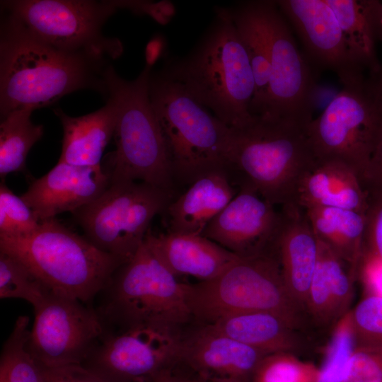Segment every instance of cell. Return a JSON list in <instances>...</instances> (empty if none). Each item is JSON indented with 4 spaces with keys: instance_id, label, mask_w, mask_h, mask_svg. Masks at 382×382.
<instances>
[{
    "instance_id": "cell-27",
    "label": "cell",
    "mask_w": 382,
    "mask_h": 382,
    "mask_svg": "<svg viewBox=\"0 0 382 382\" xmlns=\"http://www.w3.org/2000/svg\"><path fill=\"white\" fill-rule=\"evenodd\" d=\"M305 210L318 240L358 266L363 252L366 213L323 207Z\"/></svg>"
},
{
    "instance_id": "cell-33",
    "label": "cell",
    "mask_w": 382,
    "mask_h": 382,
    "mask_svg": "<svg viewBox=\"0 0 382 382\" xmlns=\"http://www.w3.org/2000/svg\"><path fill=\"white\" fill-rule=\"evenodd\" d=\"M318 368L301 361L289 352L265 356L250 382H318Z\"/></svg>"
},
{
    "instance_id": "cell-10",
    "label": "cell",
    "mask_w": 382,
    "mask_h": 382,
    "mask_svg": "<svg viewBox=\"0 0 382 382\" xmlns=\"http://www.w3.org/2000/svg\"><path fill=\"white\" fill-rule=\"evenodd\" d=\"M173 196L144 183H112L74 214L88 240L125 263L142 245L151 221L164 213Z\"/></svg>"
},
{
    "instance_id": "cell-43",
    "label": "cell",
    "mask_w": 382,
    "mask_h": 382,
    "mask_svg": "<svg viewBox=\"0 0 382 382\" xmlns=\"http://www.w3.org/2000/svg\"><path fill=\"white\" fill-rule=\"evenodd\" d=\"M154 382H207V380L197 375L192 378L179 376L170 369L163 372Z\"/></svg>"
},
{
    "instance_id": "cell-8",
    "label": "cell",
    "mask_w": 382,
    "mask_h": 382,
    "mask_svg": "<svg viewBox=\"0 0 382 382\" xmlns=\"http://www.w3.org/2000/svg\"><path fill=\"white\" fill-rule=\"evenodd\" d=\"M192 318L203 325L233 314L270 312L296 326L299 307L287 291L279 264L272 254L238 256L214 279L188 284Z\"/></svg>"
},
{
    "instance_id": "cell-12",
    "label": "cell",
    "mask_w": 382,
    "mask_h": 382,
    "mask_svg": "<svg viewBox=\"0 0 382 382\" xmlns=\"http://www.w3.org/2000/svg\"><path fill=\"white\" fill-rule=\"evenodd\" d=\"M177 330L139 325L104 332L82 364L110 382H154L181 361Z\"/></svg>"
},
{
    "instance_id": "cell-5",
    "label": "cell",
    "mask_w": 382,
    "mask_h": 382,
    "mask_svg": "<svg viewBox=\"0 0 382 382\" xmlns=\"http://www.w3.org/2000/svg\"><path fill=\"white\" fill-rule=\"evenodd\" d=\"M307 128L259 116L242 127L231 128L228 169L239 173L240 185L273 205L294 202L300 180L316 159Z\"/></svg>"
},
{
    "instance_id": "cell-34",
    "label": "cell",
    "mask_w": 382,
    "mask_h": 382,
    "mask_svg": "<svg viewBox=\"0 0 382 382\" xmlns=\"http://www.w3.org/2000/svg\"><path fill=\"white\" fill-rule=\"evenodd\" d=\"M40 222L33 211L4 182L0 185V236H21L35 231Z\"/></svg>"
},
{
    "instance_id": "cell-14",
    "label": "cell",
    "mask_w": 382,
    "mask_h": 382,
    "mask_svg": "<svg viewBox=\"0 0 382 382\" xmlns=\"http://www.w3.org/2000/svg\"><path fill=\"white\" fill-rule=\"evenodd\" d=\"M267 19L270 74L265 110L259 117L307 128L313 119L316 91L311 64L276 1H269Z\"/></svg>"
},
{
    "instance_id": "cell-37",
    "label": "cell",
    "mask_w": 382,
    "mask_h": 382,
    "mask_svg": "<svg viewBox=\"0 0 382 382\" xmlns=\"http://www.w3.org/2000/svg\"><path fill=\"white\" fill-rule=\"evenodd\" d=\"M363 252L382 259V195L368 193Z\"/></svg>"
},
{
    "instance_id": "cell-30",
    "label": "cell",
    "mask_w": 382,
    "mask_h": 382,
    "mask_svg": "<svg viewBox=\"0 0 382 382\" xmlns=\"http://www.w3.org/2000/svg\"><path fill=\"white\" fill-rule=\"evenodd\" d=\"M29 323L28 316H18L2 347L0 382H45L41 366L27 348Z\"/></svg>"
},
{
    "instance_id": "cell-46",
    "label": "cell",
    "mask_w": 382,
    "mask_h": 382,
    "mask_svg": "<svg viewBox=\"0 0 382 382\" xmlns=\"http://www.w3.org/2000/svg\"></svg>"
},
{
    "instance_id": "cell-17",
    "label": "cell",
    "mask_w": 382,
    "mask_h": 382,
    "mask_svg": "<svg viewBox=\"0 0 382 382\" xmlns=\"http://www.w3.org/2000/svg\"><path fill=\"white\" fill-rule=\"evenodd\" d=\"M109 185L108 173L101 165L58 161L45 175L33 180L21 197L40 222L63 212L74 213L97 199Z\"/></svg>"
},
{
    "instance_id": "cell-40",
    "label": "cell",
    "mask_w": 382,
    "mask_h": 382,
    "mask_svg": "<svg viewBox=\"0 0 382 382\" xmlns=\"http://www.w3.org/2000/svg\"><path fill=\"white\" fill-rule=\"evenodd\" d=\"M358 266L368 295L382 297V259L362 253Z\"/></svg>"
},
{
    "instance_id": "cell-36",
    "label": "cell",
    "mask_w": 382,
    "mask_h": 382,
    "mask_svg": "<svg viewBox=\"0 0 382 382\" xmlns=\"http://www.w3.org/2000/svg\"><path fill=\"white\" fill-rule=\"evenodd\" d=\"M345 382H382V347L356 346Z\"/></svg>"
},
{
    "instance_id": "cell-9",
    "label": "cell",
    "mask_w": 382,
    "mask_h": 382,
    "mask_svg": "<svg viewBox=\"0 0 382 382\" xmlns=\"http://www.w3.org/2000/svg\"><path fill=\"white\" fill-rule=\"evenodd\" d=\"M127 1H1L6 13L40 40L58 49L106 60L120 57L121 42L103 35L106 21Z\"/></svg>"
},
{
    "instance_id": "cell-3",
    "label": "cell",
    "mask_w": 382,
    "mask_h": 382,
    "mask_svg": "<svg viewBox=\"0 0 382 382\" xmlns=\"http://www.w3.org/2000/svg\"><path fill=\"white\" fill-rule=\"evenodd\" d=\"M187 287L144 241L112 273L92 306L105 332L139 325L177 330L192 318Z\"/></svg>"
},
{
    "instance_id": "cell-44",
    "label": "cell",
    "mask_w": 382,
    "mask_h": 382,
    "mask_svg": "<svg viewBox=\"0 0 382 382\" xmlns=\"http://www.w3.org/2000/svg\"><path fill=\"white\" fill-rule=\"evenodd\" d=\"M162 51V42L160 39L155 38L147 45L146 49V64L152 66L157 60Z\"/></svg>"
},
{
    "instance_id": "cell-16",
    "label": "cell",
    "mask_w": 382,
    "mask_h": 382,
    "mask_svg": "<svg viewBox=\"0 0 382 382\" xmlns=\"http://www.w3.org/2000/svg\"><path fill=\"white\" fill-rule=\"evenodd\" d=\"M281 221L279 212L252 188L240 185L235 197L202 236L240 257L270 254Z\"/></svg>"
},
{
    "instance_id": "cell-32",
    "label": "cell",
    "mask_w": 382,
    "mask_h": 382,
    "mask_svg": "<svg viewBox=\"0 0 382 382\" xmlns=\"http://www.w3.org/2000/svg\"><path fill=\"white\" fill-rule=\"evenodd\" d=\"M52 292L17 258L0 250V298L23 299L33 308Z\"/></svg>"
},
{
    "instance_id": "cell-24",
    "label": "cell",
    "mask_w": 382,
    "mask_h": 382,
    "mask_svg": "<svg viewBox=\"0 0 382 382\" xmlns=\"http://www.w3.org/2000/svg\"><path fill=\"white\" fill-rule=\"evenodd\" d=\"M357 267L319 241L318 260L306 303L316 319L328 323L347 313Z\"/></svg>"
},
{
    "instance_id": "cell-29",
    "label": "cell",
    "mask_w": 382,
    "mask_h": 382,
    "mask_svg": "<svg viewBox=\"0 0 382 382\" xmlns=\"http://www.w3.org/2000/svg\"><path fill=\"white\" fill-rule=\"evenodd\" d=\"M334 12L355 57L371 76L381 68L375 50L376 40L360 0H325Z\"/></svg>"
},
{
    "instance_id": "cell-1",
    "label": "cell",
    "mask_w": 382,
    "mask_h": 382,
    "mask_svg": "<svg viewBox=\"0 0 382 382\" xmlns=\"http://www.w3.org/2000/svg\"><path fill=\"white\" fill-rule=\"evenodd\" d=\"M108 60L67 52L34 36L4 13L0 35V114L52 105L64 96L92 89L107 97Z\"/></svg>"
},
{
    "instance_id": "cell-26",
    "label": "cell",
    "mask_w": 382,
    "mask_h": 382,
    "mask_svg": "<svg viewBox=\"0 0 382 382\" xmlns=\"http://www.w3.org/2000/svg\"><path fill=\"white\" fill-rule=\"evenodd\" d=\"M206 325L267 355L289 352L297 345L296 326L270 312L233 314Z\"/></svg>"
},
{
    "instance_id": "cell-2",
    "label": "cell",
    "mask_w": 382,
    "mask_h": 382,
    "mask_svg": "<svg viewBox=\"0 0 382 382\" xmlns=\"http://www.w3.org/2000/svg\"><path fill=\"white\" fill-rule=\"evenodd\" d=\"M165 71L228 127L253 120L254 76L227 8H216V21L197 48Z\"/></svg>"
},
{
    "instance_id": "cell-4",
    "label": "cell",
    "mask_w": 382,
    "mask_h": 382,
    "mask_svg": "<svg viewBox=\"0 0 382 382\" xmlns=\"http://www.w3.org/2000/svg\"><path fill=\"white\" fill-rule=\"evenodd\" d=\"M0 250L20 260L52 293L91 306L123 264L55 218L28 235L0 236Z\"/></svg>"
},
{
    "instance_id": "cell-38",
    "label": "cell",
    "mask_w": 382,
    "mask_h": 382,
    "mask_svg": "<svg viewBox=\"0 0 382 382\" xmlns=\"http://www.w3.org/2000/svg\"><path fill=\"white\" fill-rule=\"evenodd\" d=\"M41 368L45 382H110L82 364Z\"/></svg>"
},
{
    "instance_id": "cell-39",
    "label": "cell",
    "mask_w": 382,
    "mask_h": 382,
    "mask_svg": "<svg viewBox=\"0 0 382 382\" xmlns=\"http://www.w3.org/2000/svg\"><path fill=\"white\" fill-rule=\"evenodd\" d=\"M361 182L368 193L382 195V122Z\"/></svg>"
},
{
    "instance_id": "cell-45",
    "label": "cell",
    "mask_w": 382,
    "mask_h": 382,
    "mask_svg": "<svg viewBox=\"0 0 382 382\" xmlns=\"http://www.w3.org/2000/svg\"><path fill=\"white\" fill-rule=\"evenodd\" d=\"M207 382H246L239 380H233V379H221V378H212L207 381Z\"/></svg>"
},
{
    "instance_id": "cell-6",
    "label": "cell",
    "mask_w": 382,
    "mask_h": 382,
    "mask_svg": "<svg viewBox=\"0 0 382 382\" xmlns=\"http://www.w3.org/2000/svg\"><path fill=\"white\" fill-rule=\"evenodd\" d=\"M151 73V66L146 64L133 81L121 78L110 65L105 71L108 96L117 103L110 184L140 182L173 195L175 181L149 97Z\"/></svg>"
},
{
    "instance_id": "cell-19",
    "label": "cell",
    "mask_w": 382,
    "mask_h": 382,
    "mask_svg": "<svg viewBox=\"0 0 382 382\" xmlns=\"http://www.w3.org/2000/svg\"><path fill=\"white\" fill-rule=\"evenodd\" d=\"M180 360L205 380H250L263 352L203 325L181 341Z\"/></svg>"
},
{
    "instance_id": "cell-41",
    "label": "cell",
    "mask_w": 382,
    "mask_h": 382,
    "mask_svg": "<svg viewBox=\"0 0 382 382\" xmlns=\"http://www.w3.org/2000/svg\"><path fill=\"white\" fill-rule=\"evenodd\" d=\"M374 38L382 41V1L360 0Z\"/></svg>"
},
{
    "instance_id": "cell-22",
    "label": "cell",
    "mask_w": 382,
    "mask_h": 382,
    "mask_svg": "<svg viewBox=\"0 0 382 382\" xmlns=\"http://www.w3.org/2000/svg\"><path fill=\"white\" fill-rule=\"evenodd\" d=\"M294 203L304 209L335 207L366 213L368 195L357 173L335 159H316L300 180Z\"/></svg>"
},
{
    "instance_id": "cell-25",
    "label": "cell",
    "mask_w": 382,
    "mask_h": 382,
    "mask_svg": "<svg viewBox=\"0 0 382 382\" xmlns=\"http://www.w3.org/2000/svg\"><path fill=\"white\" fill-rule=\"evenodd\" d=\"M269 1H250L228 9L247 51L255 80L251 104L253 116L263 115L270 74V42L267 8Z\"/></svg>"
},
{
    "instance_id": "cell-13",
    "label": "cell",
    "mask_w": 382,
    "mask_h": 382,
    "mask_svg": "<svg viewBox=\"0 0 382 382\" xmlns=\"http://www.w3.org/2000/svg\"><path fill=\"white\" fill-rule=\"evenodd\" d=\"M27 348L39 365L83 364L105 332L94 308L51 293L34 308Z\"/></svg>"
},
{
    "instance_id": "cell-11",
    "label": "cell",
    "mask_w": 382,
    "mask_h": 382,
    "mask_svg": "<svg viewBox=\"0 0 382 382\" xmlns=\"http://www.w3.org/2000/svg\"><path fill=\"white\" fill-rule=\"evenodd\" d=\"M381 122L382 109L370 94L366 80L342 86L308 126L316 158L340 161L350 166L361 181Z\"/></svg>"
},
{
    "instance_id": "cell-21",
    "label": "cell",
    "mask_w": 382,
    "mask_h": 382,
    "mask_svg": "<svg viewBox=\"0 0 382 382\" xmlns=\"http://www.w3.org/2000/svg\"><path fill=\"white\" fill-rule=\"evenodd\" d=\"M146 244L177 277L215 278L238 256L202 235L148 231Z\"/></svg>"
},
{
    "instance_id": "cell-42",
    "label": "cell",
    "mask_w": 382,
    "mask_h": 382,
    "mask_svg": "<svg viewBox=\"0 0 382 382\" xmlns=\"http://www.w3.org/2000/svg\"><path fill=\"white\" fill-rule=\"evenodd\" d=\"M368 90L382 109V66L379 71L366 80Z\"/></svg>"
},
{
    "instance_id": "cell-35",
    "label": "cell",
    "mask_w": 382,
    "mask_h": 382,
    "mask_svg": "<svg viewBox=\"0 0 382 382\" xmlns=\"http://www.w3.org/2000/svg\"><path fill=\"white\" fill-rule=\"evenodd\" d=\"M351 312L356 346L382 347V297L367 295Z\"/></svg>"
},
{
    "instance_id": "cell-23",
    "label": "cell",
    "mask_w": 382,
    "mask_h": 382,
    "mask_svg": "<svg viewBox=\"0 0 382 382\" xmlns=\"http://www.w3.org/2000/svg\"><path fill=\"white\" fill-rule=\"evenodd\" d=\"M106 104L91 113L71 117L61 108L54 112L63 129L62 153L59 161L82 166L100 165L103 153L114 137L117 103L108 96Z\"/></svg>"
},
{
    "instance_id": "cell-7",
    "label": "cell",
    "mask_w": 382,
    "mask_h": 382,
    "mask_svg": "<svg viewBox=\"0 0 382 382\" xmlns=\"http://www.w3.org/2000/svg\"><path fill=\"white\" fill-rule=\"evenodd\" d=\"M149 92L175 181L189 185L208 172L228 169L226 155L230 127L165 69L151 71Z\"/></svg>"
},
{
    "instance_id": "cell-20",
    "label": "cell",
    "mask_w": 382,
    "mask_h": 382,
    "mask_svg": "<svg viewBox=\"0 0 382 382\" xmlns=\"http://www.w3.org/2000/svg\"><path fill=\"white\" fill-rule=\"evenodd\" d=\"M226 168L200 175L176 199L164 213L167 232L202 235L205 228L235 197Z\"/></svg>"
},
{
    "instance_id": "cell-18",
    "label": "cell",
    "mask_w": 382,
    "mask_h": 382,
    "mask_svg": "<svg viewBox=\"0 0 382 382\" xmlns=\"http://www.w3.org/2000/svg\"><path fill=\"white\" fill-rule=\"evenodd\" d=\"M281 207L273 253L287 291L299 308H304L318 260L319 241L303 208L294 202Z\"/></svg>"
},
{
    "instance_id": "cell-15",
    "label": "cell",
    "mask_w": 382,
    "mask_h": 382,
    "mask_svg": "<svg viewBox=\"0 0 382 382\" xmlns=\"http://www.w3.org/2000/svg\"><path fill=\"white\" fill-rule=\"evenodd\" d=\"M276 1L301 40L310 64L335 72L342 86L366 81L365 69L352 51L325 0Z\"/></svg>"
},
{
    "instance_id": "cell-28",
    "label": "cell",
    "mask_w": 382,
    "mask_h": 382,
    "mask_svg": "<svg viewBox=\"0 0 382 382\" xmlns=\"http://www.w3.org/2000/svg\"><path fill=\"white\" fill-rule=\"evenodd\" d=\"M33 112L28 108L18 109L1 118L0 176L2 180L11 173L25 170L28 154L43 135V126L31 121Z\"/></svg>"
},
{
    "instance_id": "cell-31",
    "label": "cell",
    "mask_w": 382,
    "mask_h": 382,
    "mask_svg": "<svg viewBox=\"0 0 382 382\" xmlns=\"http://www.w3.org/2000/svg\"><path fill=\"white\" fill-rule=\"evenodd\" d=\"M355 347L352 312L347 311L335 327L323 364L318 368V382H345Z\"/></svg>"
}]
</instances>
